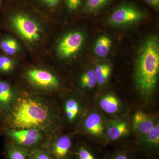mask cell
Returning a JSON list of instances; mask_svg holds the SVG:
<instances>
[{
  "label": "cell",
  "instance_id": "cell-1",
  "mask_svg": "<svg viewBox=\"0 0 159 159\" xmlns=\"http://www.w3.org/2000/svg\"><path fill=\"white\" fill-rule=\"evenodd\" d=\"M10 109L9 120L11 129L34 128L40 130L51 124V117L48 109L36 99L20 97Z\"/></svg>",
  "mask_w": 159,
  "mask_h": 159
},
{
  "label": "cell",
  "instance_id": "cell-2",
  "mask_svg": "<svg viewBox=\"0 0 159 159\" xmlns=\"http://www.w3.org/2000/svg\"><path fill=\"white\" fill-rule=\"evenodd\" d=\"M159 71L158 42L156 38L151 37L142 48L136 69L137 86L144 96H150L155 89Z\"/></svg>",
  "mask_w": 159,
  "mask_h": 159
},
{
  "label": "cell",
  "instance_id": "cell-3",
  "mask_svg": "<svg viewBox=\"0 0 159 159\" xmlns=\"http://www.w3.org/2000/svg\"><path fill=\"white\" fill-rule=\"evenodd\" d=\"M9 136L13 144L28 152L39 148L42 140L40 130L37 129H11L9 132Z\"/></svg>",
  "mask_w": 159,
  "mask_h": 159
},
{
  "label": "cell",
  "instance_id": "cell-4",
  "mask_svg": "<svg viewBox=\"0 0 159 159\" xmlns=\"http://www.w3.org/2000/svg\"><path fill=\"white\" fill-rule=\"evenodd\" d=\"M144 14L141 10L134 6L124 5L113 12L110 18L111 24L124 25L136 22L142 19Z\"/></svg>",
  "mask_w": 159,
  "mask_h": 159
},
{
  "label": "cell",
  "instance_id": "cell-5",
  "mask_svg": "<svg viewBox=\"0 0 159 159\" xmlns=\"http://www.w3.org/2000/svg\"><path fill=\"white\" fill-rule=\"evenodd\" d=\"M16 29L26 39L35 41L39 38V29L34 21L26 16L18 14L12 19Z\"/></svg>",
  "mask_w": 159,
  "mask_h": 159
},
{
  "label": "cell",
  "instance_id": "cell-6",
  "mask_svg": "<svg viewBox=\"0 0 159 159\" xmlns=\"http://www.w3.org/2000/svg\"><path fill=\"white\" fill-rule=\"evenodd\" d=\"M84 40L83 34L80 32H74L67 34L58 45V54L64 57L74 55L81 48Z\"/></svg>",
  "mask_w": 159,
  "mask_h": 159
},
{
  "label": "cell",
  "instance_id": "cell-7",
  "mask_svg": "<svg viewBox=\"0 0 159 159\" xmlns=\"http://www.w3.org/2000/svg\"><path fill=\"white\" fill-rule=\"evenodd\" d=\"M47 149L53 159H71L73 142L70 137L62 136L53 141Z\"/></svg>",
  "mask_w": 159,
  "mask_h": 159
},
{
  "label": "cell",
  "instance_id": "cell-8",
  "mask_svg": "<svg viewBox=\"0 0 159 159\" xmlns=\"http://www.w3.org/2000/svg\"><path fill=\"white\" fill-rule=\"evenodd\" d=\"M27 76L32 84L43 88H54L59 84L57 77L45 70L39 69L29 70L27 72Z\"/></svg>",
  "mask_w": 159,
  "mask_h": 159
},
{
  "label": "cell",
  "instance_id": "cell-9",
  "mask_svg": "<svg viewBox=\"0 0 159 159\" xmlns=\"http://www.w3.org/2000/svg\"><path fill=\"white\" fill-rule=\"evenodd\" d=\"M133 125L135 130L144 136L153 129L155 124L150 117L144 113L139 111L134 116Z\"/></svg>",
  "mask_w": 159,
  "mask_h": 159
},
{
  "label": "cell",
  "instance_id": "cell-10",
  "mask_svg": "<svg viewBox=\"0 0 159 159\" xmlns=\"http://www.w3.org/2000/svg\"><path fill=\"white\" fill-rule=\"evenodd\" d=\"M14 95L8 83L0 81V113L8 111L14 102Z\"/></svg>",
  "mask_w": 159,
  "mask_h": 159
},
{
  "label": "cell",
  "instance_id": "cell-11",
  "mask_svg": "<svg viewBox=\"0 0 159 159\" xmlns=\"http://www.w3.org/2000/svg\"><path fill=\"white\" fill-rule=\"evenodd\" d=\"M141 146L143 150L148 153L153 152L158 149L159 125L157 123L150 132L143 136L141 140Z\"/></svg>",
  "mask_w": 159,
  "mask_h": 159
},
{
  "label": "cell",
  "instance_id": "cell-12",
  "mask_svg": "<svg viewBox=\"0 0 159 159\" xmlns=\"http://www.w3.org/2000/svg\"><path fill=\"white\" fill-rule=\"evenodd\" d=\"M84 125L86 130L95 136H100L103 134L104 125L102 117L97 113H92L86 119Z\"/></svg>",
  "mask_w": 159,
  "mask_h": 159
},
{
  "label": "cell",
  "instance_id": "cell-13",
  "mask_svg": "<svg viewBox=\"0 0 159 159\" xmlns=\"http://www.w3.org/2000/svg\"><path fill=\"white\" fill-rule=\"evenodd\" d=\"M129 132L128 125L122 120H116L111 122L107 129V136L110 140L116 141L125 136Z\"/></svg>",
  "mask_w": 159,
  "mask_h": 159
},
{
  "label": "cell",
  "instance_id": "cell-14",
  "mask_svg": "<svg viewBox=\"0 0 159 159\" xmlns=\"http://www.w3.org/2000/svg\"><path fill=\"white\" fill-rule=\"evenodd\" d=\"M101 109L108 114L117 112L120 107V102L116 96L111 94L106 95L99 102Z\"/></svg>",
  "mask_w": 159,
  "mask_h": 159
},
{
  "label": "cell",
  "instance_id": "cell-15",
  "mask_svg": "<svg viewBox=\"0 0 159 159\" xmlns=\"http://www.w3.org/2000/svg\"><path fill=\"white\" fill-rule=\"evenodd\" d=\"M111 45L112 41L109 38L105 36L99 38L94 48L95 54L100 57H106L109 52Z\"/></svg>",
  "mask_w": 159,
  "mask_h": 159
},
{
  "label": "cell",
  "instance_id": "cell-16",
  "mask_svg": "<svg viewBox=\"0 0 159 159\" xmlns=\"http://www.w3.org/2000/svg\"><path fill=\"white\" fill-rule=\"evenodd\" d=\"M29 152L10 143L6 148V159H28Z\"/></svg>",
  "mask_w": 159,
  "mask_h": 159
},
{
  "label": "cell",
  "instance_id": "cell-17",
  "mask_svg": "<svg viewBox=\"0 0 159 159\" xmlns=\"http://www.w3.org/2000/svg\"><path fill=\"white\" fill-rule=\"evenodd\" d=\"M80 111L79 103L76 99H68L65 104V112L68 119L73 121L76 119Z\"/></svg>",
  "mask_w": 159,
  "mask_h": 159
},
{
  "label": "cell",
  "instance_id": "cell-18",
  "mask_svg": "<svg viewBox=\"0 0 159 159\" xmlns=\"http://www.w3.org/2000/svg\"><path fill=\"white\" fill-rule=\"evenodd\" d=\"M94 71L97 78V83L99 84L105 83L111 74V67L107 64L97 66Z\"/></svg>",
  "mask_w": 159,
  "mask_h": 159
},
{
  "label": "cell",
  "instance_id": "cell-19",
  "mask_svg": "<svg viewBox=\"0 0 159 159\" xmlns=\"http://www.w3.org/2000/svg\"><path fill=\"white\" fill-rule=\"evenodd\" d=\"M73 154L74 159H98L89 148L84 145L77 147Z\"/></svg>",
  "mask_w": 159,
  "mask_h": 159
},
{
  "label": "cell",
  "instance_id": "cell-20",
  "mask_svg": "<svg viewBox=\"0 0 159 159\" xmlns=\"http://www.w3.org/2000/svg\"><path fill=\"white\" fill-rule=\"evenodd\" d=\"M80 81L81 84L84 87L89 89L94 88L97 83L95 71L93 70L87 71L81 76Z\"/></svg>",
  "mask_w": 159,
  "mask_h": 159
},
{
  "label": "cell",
  "instance_id": "cell-21",
  "mask_svg": "<svg viewBox=\"0 0 159 159\" xmlns=\"http://www.w3.org/2000/svg\"><path fill=\"white\" fill-rule=\"evenodd\" d=\"M1 48L3 51L9 55L16 53L18 48L17 42L11 39L4 40L1 43Z\"/></svg>",
  "mask_w": 159,
  "mask_h": 159
},
{
  "label": "cell",
  "instance_id": "cell-22",
  "mask_svg": "<svg viewBox=\"0 0 159 159\" xmlns=\"http://www.w3.org/2000/svg\"><path fill=\"white\" fill-rule=\"evenodd\" d=\"M28 159H53L51 156L47 148L39 147L29 152Z\"/></svg>",
  "mask_w": 159,
  "mask_h": 159
},
{
  "label": "cell",
  "instance_id": "cell-23",
  "mask_svg": "<svg viewBox=\"0 0 159 159\" xmlns=\"http://www.w3.org/2000/svg\"><path fill=\"white\" fill-rule=\"evenodd\" d=\"M109 0H88L86 7L89 11H94L102 7Z\"/></svg>",
  "mask_w": 159,
  "mask_h": 159
},
{
  "label": "cell",
  "instance_id": "cell-24",
  "mask_svg": "<svg viewBox=\"0 0 159 159\" xmlns=\"http://www.w3.org/2000/svg\"><path fill=\"white\" fill-rule=\"evenodd\" d=\"M13 63L9 57L5 56L0 57V71L8 72L12 69Z\"/></svg>",
  "mask_w": 159,
  "mask_h": 159
},
{
  "label": "cell",
  "instance_id": "cell-25",
  "mask_svg": "<svg viewBox=\"0 0 159 159\" xmlns=\"http://www.w3.org/2000/svg\"><path fill=\"white\" fill-rule=\"evenodd\" d=\"M82 0H66V5L70 10L77 9L81 4Z\"/></svg>",
  "mask_w": 159,
  "mask_h": 159
},
{
  "label": "cell",
  "instance_id": "cell-26",
  "mask_svg": "<svg viewBox=\"0 0 159 159\" xmlns=\"http://www.w3.org/2000/svg\"><path fill=\"white\" fill-rule=\"evenodd\" d=\"M110 159H130V157L126 152L122 151L116 153Z\"/></svg>",
  "mask_w": 159,
  "mask_h": 159
},
{
  "label": "cell",
  "instance_id": "cell-27",
  "mask_svg": "<svg viewBox=\"0 0 159 159\" xmlns=\"http://www.w3.org/2000/svg\"><path fill=\"white\" fill-rule=\"evenodd\" d=\"M145 2L153 7L154 9L158 10L159 7V0H144Z\"/></svg>",
  "mask_w": 159,
  "mask_h": 159
},
{
  "label": "cell",
  "instance_id": "cell-28",
  "mask_svg": "<svg viewBox=\"0 0 159 159\" xmlns=\"http://www.w3.org/2000/svg\"><path fill=\"white\" fill-rule=\"evenodd\" d=\"M49 6L53 7L57 6L59 3L60 0H43Z\"/></svg>",
  "mask_w": 159,
  "mask_h": 159
},
{
  "label": "cell",
  "instance_id": "cell-29",
  "mask_svg": "<svg viewBox=\"0 0 159 159\" xmlns=\"http://www.w3.org/2000/svg\"><path fill=\"white\" fill-rule=\"evenodd\" d=\"M1 0H0V6H1Z\"/></svg>",
  "mask_w": 159,
  "mask_h": 159
}]
</instances>
